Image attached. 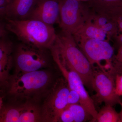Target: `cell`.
I'll use <instances>...</instances> for the list:
<instances>
[{"mask_svg": "<svg viewBox=\"0 0 122 122\" xmlns=\"http://www.w3.org/2000/svg\"><path fill=\"white\" fill-rule=\"evenodd\" d=\"M5 28L21 43L34 48L50 49L57 33L53 25L33 19L16 20L6 17Z\"/></svg>", "mask_w": 122, "mask_h": 122, "instance_id": "3957f363", "label": "cell"}, {"mask_svg": "<svg viewBox=\"0 0 122 122\" xmlns=\"http://www.w3.org/2000/svg\"><path fill=\"white\" fill-rule=\"evenodd\" d=\"M55 81L52 74L45 70L14 73L7 85L8 94L15 99L37 101L45 97Z\"/></svg>", "mask_w": 122, "mask_h": 122, "instance_id": "6da1fadb", "label": "cell"}, {"mask_svg": "<svg viewBox=\"0 0 122 122\" xmlns=\"http://www.w3.org/2000/svg\"><path fill=\"white\" fill-rule=\"evenodd\" d=\"M80 97L76 91L70 89L68 95V105L79 103Z\"/></svg>", "mask_w": 122, "mask_h": 122, "instance_id": "44dd1931", "label": "cell"}, {"mask_svg": "<svg viewBox=\"0 0 122 122\" xmlns=\"http://www.w3.org/2000/svg\"><path fill=\"white\" fill-rule=\"evenodd\" d=\"M114 61V64H112L114 73L115 75L116 74H122V62L115 60Z\"/></svg>", "mask_w": 122, "mask_h": 122, "instance_id": "cb8c5ba5", "label": "cell"}, {"mask_svg": "<svg viewBox=\"0 0 122 122\" xmlns=\"http://www.w3.org/2000/svg\"><path fill=\"white\" fill-rule=\"evenodd\" d=\"M81 0L82 1H83V2H86V3H88V2H89L90 1H91V0Z\"/></svg>", "mask_w": 122, "mask_h": 122, "instance_id": "f546056e", "label": "cell"}, {"mask_svg": "<svg viewBox=\"0 0 122 122\" xmlns=\"http://www.w3.org/2000/svg\"><path fill=\"white\" fill-rule=\"evenodd\" d=\"M42 122L41 109L33 102L26 101L19 118V122Z\"/></svg>", "mask_w": 122, "mask_h": 122, "instance_id": "2e32d148", "label": "cell"}, {"mask_svg": "<svg viewBox=\"0 0 122 122\" xmlns=\"http://www.w3.org/2000/svg\"><path fill=\"white\" fill-rule=\"evenodd\" d=\"M91 12L88 4L81 0H61L59 26L73 35L87 22Z\"/></svg>", "mask_w": 122, "mask_h": 122, "instance_id": "5b68a950", "label": "cell"}, {"mask_svg": "<svg viewBox=\"0 0 122 122\" xmlns=\"http://www.w3.org/2000/svg\"><path fill=\"white\" fill-rule=\"evenodd\" d=\"M70 89L63 78L56 79L44 97L41 109L42 122H59L61 112L68 106Z\"/></svg>", "mask_w": 122, "mask_h": 122, "instance_id": "277c9868", "label": "cell"}, {"mask_svg": "<svg viewBox=\"0 0 122 122\" xmlns=\"http://www.w3.org/2000/svg\"><path fill=\"white\" fill-rule=\"evenodd\" d=\"M3 99L0 96V110L1 109L3 106Z\"/></svg>", "mask_w": 122, "mask_h": 122, "instance_id": "f1b7e54d", "label": "cell"}, {"mask_svg": "<svg viewBox=\"0 0 122 122\" xmlns=\"http://www.w3.org/2000/svg\"><path fill=\"white\" fill-rule=\"evenodd\" d=\"M46 50L22 43L19 44L14 58L15 73L33 72L48 66L49 58Z\"/></svg>", "mask_w": 122, "mask_h": 122, "instance_id": "8992f818", "label": "cell"}, {"mask_svg": "<svg viewBox=\"0 0 122 122\" xmlns=\"http://www.w3.org/2000/svg\"><path fill=\"white\" fill-rule=\"evenodd\" d=\"M89 20L101 29L109 37L115 32L116 25H117L115 22L116 21L108 16L95 13L92 10Z\"/></svg>", "mask_w": 122, "mask_h": 122, "instance_id": "9a60e30c", "label": "cell"}, {"mask_svg": "<svg viewBox=\"0 0 122 122\" xmlns=\"http://www.w3.org/2000/svg\"><path fill=\"white\" fill-rule=\"evenodd\" d=\"M52 46L63 65L80 76L84 85L92 89L94 71L92 66L79 48L71 34L61 30L57 34Z\"/></svg>", "mask_w": 122, "mask_h": 122, "instance_id": "7a4b0ae2", "label": "cell"}, {"mask_svg": "<svg viewBox=\"0 0 122 122\" xmlns=\"http://www.w3.org/2000/svg\"><path fill=\"white\" fill-rule=\"evenodd\" d=\"M121 107V110L119 114V122H122V102L120 104Z\"/></svg>", "mask_w": 122, "mask_h": 122, "instance_id": "83f0119b", "label": "cell"}, {"mask_svg": "<svg viewBox=\"0 0 122 122\" xmlns=\"http://www.w3.org/2000/svg\"><path fill=\"white\" fill-rule=\"evenodd\" d=\"M24 107V103L20 105H3L0 110V122H19Z\"/></svg>", "mask_w": 122, "mask_h": 122, "instance_id": "e0dca14e", "label": "cell"}, {"mask_svg": "<svg viewBox=\"0 0 122 122\" xmlns=\"http://www.w3.org/2000/svg\"><path fill=\"white\" fill-rule=\"evenodd\" d=\"M59 122H74V118L72 113L68 107L61 113Z\"/></svg>", "mask_w": 122, "mask_h": 122, "instance_id": "ffe728a7", "label": "cell"}, {"mask_svg": "<svg viewBox=\"0 0 122 122\" xmlns=\"http://www.w3.org/2000/svg\"><path fill=\"white\" fill-rule=\"evenodd\" d=\"M50 50L53 59L61 71L63 77L67 81L70 89L76 91L79 95V104L84 107L91 115L93 118V122H96L98 112L95 108L93 100L85 89V85L81 77L76 72L70 70L63 65L54 48L52 47Z\"/></svg>", "mask_w": 122, "mask_h": 122, "instance_id": "52a82bcc", "label": "cell"}, {"mask_svg": "<svg viewBox=\"0 0 122 122\" xmlns=\"http://www.w3.org/2000/svg\"><path fill=\"white\" fill-rule=\"evenodd\" d=\"M73 35L75 41L82 39H94L108 41L109 37L101 29L88 20Z\"/></svg>", "mask_w": 122, "mask_h": 122, "instance_id": "5bb4252c", "label": "cell"}, {"mask_svg": "<svg viewBox=\"0 0 122 122\" xmlns=\"http://www.w3.org/2000/svg\"><path fill=\"white\" fill-rule=\"evenodd\" d=\"M115 83L116 93L119 96H122V74L115 75Z\"/></svg>", "mask_w": 122, "mask_h": 122, "instance_id": "7402d4cb", "label": "cell"}, {"mask_svg": "<svg viewBox=\"0 0 122 122\" xmlns=\"http://www.w3.org/2000/svg\"><path fill=\"white\" fill-rule=\"evenodd\" d=\"M115 77L111 72L106 70L94 71L92 89L96 92L98 102L113 107L122 102L116 92Z\"/></svg>", "mask_w": 122, "mask_h": 122, "instance_id": "ba28073f", "label": "cell"}, {"mask_svg": "<svg viewBox=\"0 0 122 122\" xmlns=\"http://www.w3.org/2000/svg\"><path fill=\"white\" fill-rule=\"evenodd\" d=\"M10 0H0V16L6 15Z\"/></svg>", "mask_w": 122, "mask_h": 122, "instance_id": "603a6c76", "label": "cell"}, {"mask_svg": "<svg viewBox=\"0 0 122 122\" xmlns=\"http://www.w3.org/2000/svg\"><path fill=\"white\" fill-rule=\"evenodd\" d=\"M68 107L72 112L75 122H83L91 120L93 118L84 107L79 103L68 105Z\"/></svg>", "mask_w": 122, "mask_h": 122, "instance_id": "d6986e66", "label": "cell"}, {"mask_svg": "<svg viewBox=\"0 0 122 122\" xmlns=\"http://www.w3.org/2000/svg\"><path fill=\"white\" fill-rule=\"evenodd\" d=\"M13 45L4 38L0 40V86L7 87L11 75L13 58Z\"/></svg>", "mask_w": 122, "mask_h": 122, "instance_id": "8fae6325", "label": "cell"}, {"mask_svg": "<svg viewBox=\"0 0 122 122\" xmlns=\"http://www.w3.org/2000/svg\"><path fill=\"white\" fill-rule=\"evenodd\" d=\"M92 66L96 64L102 70H105L100 63L104 60L111 63L114 49L108 41L94 39H82L75 41Z\"/></svg>", "mask_w": 122, "mask_h": 122, "instance_id": "9c48e42d", "label": "cell"}, {"mask_svg": "<svg viewBox=\"0 0 122 122\" xmlns=\"http://www.w3.org/2000/svg\"><path fill=\"white\" fill-rule=\"evenodd\" d=\"M119 114L113 106L105 105L98 112L96 122H119Z\"/></svg>", "mask_w": 122, "mask_h": 122, "instance_id": "ac0fdd59", "label": "cell"}, {"mask_svg": "<svg viewBox=\"0 0 122 122\" xmlns=\"http://www.w3.org/2000/svg\"><path fill=\"white\" fill-rule=\"evenodd\" d=\"M61 0H38L29 19L53 25L60 21Z\"/></svg>", "mask_w": 122, "mask_h": 122, "instance_id": "30bf717a", "label": "cell"}, {"mask_svg": "<svg viewBox=\"0 0 122 122\" xmlns=\"http://www.w3.org/2000/svg\"><path fill=\"white\" fill-rule=\"evenodd\" d=\"M38 0H10L7 17L16 20L29 19Z\"/></svg>", "mask_w": 122, "mask_h": 122, "instance_id": "7c38bea8", "label": "cell"}, {"mask_svg": "<svg viewBox=\"0 0 122 122\" xmlns=\"http://www.w3.org/2000/svg\"><path fill=\"white\" fill-rule=\"evenodd\" d=\"M87 4L95 13L107 15L115 20L120 17L122 0H91Z\"/></svg>", "mask_w": 122, "mask_h": 122, "instance_id": "4fadbf2b", "label": "cell"}, {"mask_svg": "<svg viewBox=\"0 0 122 122\" xmlns=\"http://www.w3.org/2000/svg\"><path fill=\"white\" fill-rule=\"evenodd\" d=\"M7 30L5 25L0 22V40L5 37L7 34Z\"/></svg>", "mask_w": 122, "mask_h": 122, "instance_id": "d4e9b609", "label": "cell"}, {"mask_svg": "<svg viewBox=\"0 0 122 122\" xmlns=\"http://www.w3.org/2000/svg\"><path fill=\"white\" fill-rule=\"evenodd\" d=\"M115 60L122 62V46L119 48L117 54L115 56Z\"/></svg>", "mask_w": 122, "mask_h": 122, "instance_id": "484cf974", "label": "cell"}, {"mask_svg": "<svg viewBox=\"0 0 122 122\" xmlns=\"http://www.w3.org/2000/svg\"><path fill=\"white\" fill-rule=\"evenodd\" d=\"M117 41L119 45V47L122 46V33L117 38Z\"/></svg>", "mask_w": 122, "mask_h": 122, "instance_id": "4316f807", "label": "cell"}]
</instances>
